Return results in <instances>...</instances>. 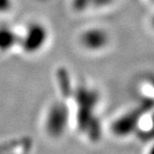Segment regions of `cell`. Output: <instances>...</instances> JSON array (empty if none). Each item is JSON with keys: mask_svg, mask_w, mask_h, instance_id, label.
<instances>
[{"mask_svg": "<svg viewBox=\"0 0 154 154\" xmlns=\"http://www.w3.org/2000/svg\"><path fill=\"white\" fill-rule=\"evenodd\" d=\"M82 44L90 50L102 49L108 42V38L105 32L101 29H88L83 33L81 37Z\"/></svg>", "mask_w": 154, "mask_h": 154, "instance_id": "obj_1", "label": "cell"}, {"mask_svg": "<svg viewBox=\"0 0 154 154\" xmlns=\"http://www.w3.org/2000/svg\"><path fill=\"white\" fill-rule=\"evenodd\" d=\"M46 31L41 25H32L26 37V48L28 50L38 49L45 41Z\"/></svg>", "mask_w": 154, "mask_h": 154, "instance_id": "obj_2", "label": "cell"}, {"mask_svg": "<svg viewBox=\"0 0 154 154\" xmlns=\"http://www.w3.org/2000/svg\"><path fill=\"white\" fill-rule=\"evenodd\" d=\"M10 0H0V12L6 11L10 8Z\"/></svg>", "mask_w": 154, "mask_h": 154, "instance_id": "obj_3", "label": "cell"}, {"mask_svg": "<svg viewBox=\"0 0 154 154\" xmlns=\"http://www.w3.org/2000/svg\"><path fill=\"white\" fill-rule=\"evenodd\" d=\"M152 26H153V28H154V16L152 18Z\"/></svg>", "mask_w": 154, "mask_h": 154, "instance_id": "obj_4", "label": "cell"}]
</instances>
